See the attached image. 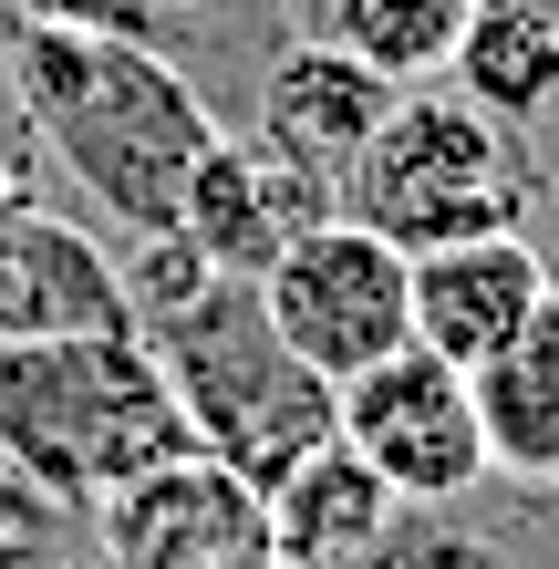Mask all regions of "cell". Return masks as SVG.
<instances>
[{"label":"cell","instance_id":"1","mask_svg":"<svg viewBox=\"0 0 559 569\" xmlns=\"http://www.w3.org/2000/svg\"><path fill=\"white\" fill-rule=\"evenodd\" d=\"M0 73H11V104L31 114L42 156L104 208L114 239L177 228L197 156L228 136L208 114V93L187 83V62H167L156 42H124V31L0 21Z\"/></svg>","mask_w":559,"mask_h":569},{"label":"cell","instance_id":"2","mask_svg":"<svg viewBox=\"0 0 559 569\" xmlns=\"http://www.w3.org/2000/svg\"><path fill=\"white\" fill-rule=\"evenodd\" d=\"M136 342L156 352V373H167V393H177L187 446L208 466H228L239 487L270 497L290 466H311L321 446H332V383L270 331L259 280H218L208 270L177 311H146Z\"/></svg>","mask_w":559,"mask_h":569},{"label":"cell","instance_id":"3","mask_svg":"<svg viewBox=\"0 0 559 569\" xmlns=\"http://www.w3.org/2000/svg\"><path fill=\"white\" fill-rule=\"evenodd\" d=\"M0 456L31 487L104 508L197 446L136 331H73V342H0Z\"/></svg>","mask_w":559,"mask_h":569},{"label":"cell","instance_id":"4","mask_svg":"<svg viewBox=\"0 0 559 569\" xmlns=\"http://www.w3.org/2000/svg\"><path fill=\"white\" fill-rule=\"evenodd\" d=\"M529 136H508L498 114H477L467 93L405 83L393 114L373 124V146L342 166V218L383 228L393 249H446V239H487V228L529 218Z\"/></svg>","mask_w":559,"mask_h":569},{"label":"cell","instance_id":"5","mask_svg":"<svg viewBox=\"0 0 559 569\" xmlns=\"http://www.w3.org/2000/svg\"><path fill=\"white\" fill-rule=\"evenodd\" d=\"M259 311L321 383H352L363 362L415 342V300H405V249L363 218H321L301 228L270 270H259Z\"/></svg>","mask_w":559,"mask_h":569},{"label":"cell","instance_id":"6","mask_svg":"<svg viewBox=\"0 0 559 569\" xmlns=\"http://www.w3.org/2000/svg\"><path fill=\"white\" fill-rule=\"evenodd\" d=\"M332 435L383 477L393 508H446V497L487 487V425H477V383L436 362L425 342L363 362L352 383H332Z\"/></svg>","mask_w":559,"mask_h":569},{"label":"cell","instance_id":"7","mask_svg":"<svg viewBox=\"0 0 559 569\" xmlns=\"http://www.w3.org/2000/svg\"><path fill=\"white\" fill-rule=\"evenodd\" d=\"M321 218H342V187L321 177V166L280 156L270 136H218L208 156H197L187 197H177V239L208 259L218 280H259Z\"/></svg>","mask_w":559,"mask_h":569},{"label":"cell","instance_id":"8","mask_svg":"<svg viewBox=\"0 0 559 569\" xmlns=\"http://www.w3.org/2000/svg\"><path fill=\"white\" fill-rule=\"evenodd\" d=\"M104 539L124 569H280L270 497L239 487L208 456H177L156 477H136L124 497H104Z\"/></svg>","mask_w":559,"mask_h":569},{"label":"cell","instance_id":"9","mask_svg":"<svg viewBox=\"0 0 559 569\" xmlns=\"http://www.w3.org/2000/svg\"><path fill=\"white\" fill-rule=\"evenodd\" d=\"M405 300H415V342L436 362H456V373H477V362L549 300V259L518 239V228L446 239V249H405Z\"/></svg>","mask_w":559,"mask_h":569},{"label":"cell","instance_id":"10","mask_svg":"<svg viewBox=\"0 0 559 569\" xmlns=\"http://www.w3.org/2000/svg\"><path fill=\"white\" fill-rule=\"evenodd\" d=\"M73 331H136L124 270L93 228L21 197L0 218V342H73Z\"/></svg>","mask_w":559,"mask_h":569},{"label":"cell","instance_id":"11","mask_svg":"<svg viewBox=\"0 0 559 569\" xmlns=\"http://www.w3.org/2000/svg\"><path fill=\"white\" fill-rule=\"evenodd\" d=\"M393 114V83L373 62H352L342 42H280L259 62V136L280 156L321 166V177L342 187V166L373 146V124Z\"/></svg>","mask_w":559,"mask_h":569},{"label":"cell","instance_id":"12","mask_svg":"<svg viewBox=\"0 0 559 569\" xmlns=\"http://www.w3.org/2000/svg\"><path fill=\"white\" fill-rule=\"evenodd\" d=\"M467 383H477V425H487V477L559 487V280Z\"/></svg>","mask_w":559,"mask_h":569},{"label":"cell","instance_id":"13","mask_svg":"<svg viewBox=\"0 0 559 569\" xmlns=\"http://www.w3.org/2000/svg\"><path fill=\"white\" fill-rule=\"evenodd\" d=\"M383 518H393V497H383V477L342 446V435L270 487V549H280V569H332L352 549H373Z\"/></svg>","mask_w":559,"mask_h":569},{"label":"cell","instance_id":"14","mask_svg":"<svg viewBox=\"0 0 559 569\" xmlns=\"http://www.w3.org/2000/svg\"><path fill=\"white\" fill-rule=\"evenodd\" d=\"M446 83L467 93L477 114H498L508 136H539L559 114V21L529 11V0H498V11L467 21V42H456Z\"/></svg>","mask_w":559,"mask_h":569},{"label":"cell","instance_id":"15","mask_svg":"<svg viewBox=\"0 0 559 569\" xmlns=\"http://www.w3.org/2000/svg\"><path fill=\"white\" fill-rule=\"evenodd\" d=\"M467 0H332V21H321V42H342L352 62H373V73L405 93V83H436L456 42H467Z\"/></svg>","mask_w":559,"mask_h":569},{"label":"cell","instance_id":"16","mask_svg":"<svg viewBox=\"0 0 559 569\" xmlns=\"http://www.w3.org/2000/svg\"><path fill=\"white\" fill-rule=\"evenodd\" d=\"M0 21H42V31H124V42H156V0H0Z\"/></svg>","mask_w":559,"mask_h":569},{"label":"cell","instance_id":"17","mask_svg":"<svg viewBox=\"0 0 559 569\" xmlns=\"http://www.w3.org/2000/svg\"><path fill=\"white\" fill-rule=\"evenodd\" d=\"M11 208H21V166L0 156V218H11Z\"/></svg>","mask_w":559,"mask_h":569},{"label":"cell","instance_id":"18","mask_svg":"<svg viewBox=\"0 0 559 569\" xmlns=\"http://www.w3.org/2000/svg\"><path fill=\"white\" fill-rule=\"evenodd\" d=\"M467 11H498V0H467Z\"/></svg>","mask_w":559,"mask_h":569},{"label":"cell","instance_id":"19","mask_svg":"<svg viewBox=\"0 0 559 569\" xmlns=\"http://www.w3.org/2000/svg\"><path fill=\"white\" fill-rule=\"evenodd\" d=\"M156 11H177V0H156Z\"/></svg>","mask_w":559,"mask_h":569},{"label":"cell","instance_id":"20","mask_svg":"<svg viewBox=\"0 0 559 569\" xmlns=\"http://www.w3.org/2000/svg\"><path fill=\"white\" fill-rule=\"evenodd\" d=\"M549 187H559V177H549Z\"/></svg>","mask_w":559,"mask_h":569}]
</instances>
